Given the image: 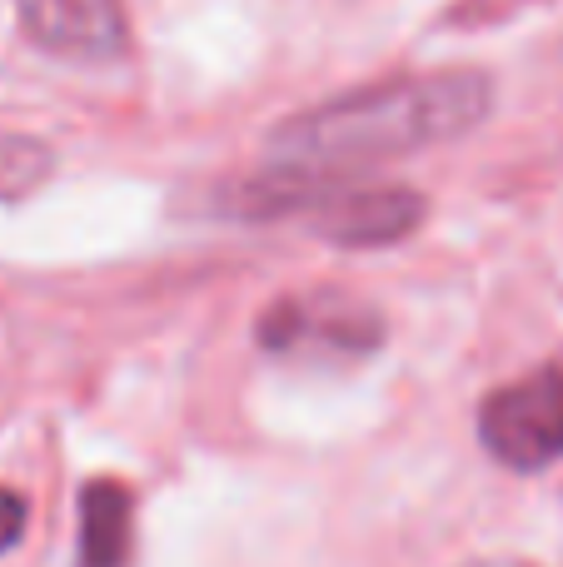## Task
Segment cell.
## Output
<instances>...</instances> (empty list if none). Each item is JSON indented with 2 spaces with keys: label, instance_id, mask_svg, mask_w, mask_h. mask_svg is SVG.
<instances>
[{
  "label": "cell",
  "instance_id": "8",
  "mask_svg": "<svg viewBox=\"0 0 563 567\" xmlns=\"http://www.w3.org/2000/svg\"><path fill=\"white\" fill-rule=\"evenodd\" d=\"M25 518H30L25 498H20L16 488H0V553L20 543V533H25Z\"/></svg>",
  "mask_w": 563,
  "mask_h": 567
},
{
  "label": "cell",
  "instance_id": "1",
  "mask_svg": "<svg viewBox=\"0 0 563 567\" xmlns=\"http://www.w3.org/2000/svg\"><path fill=\"white\" fill-rule=\"evenodd\" d=\"M494 85L479 70L389 80L305 110L269 140V185H335L359 169L459 140L489 115Z\"/></svg>",
  "mask_w": 563,
  "mask_h": 567
},
{
  "label": "cell",
  "instance_id": "6",
  "mask_svg": "<svg viewBox=\"0 0 563 567\" xmlns=\"http://www.w3.org/2000/svg\"><path fill=\"white\" fill-rule=\"evenodd\" d=\"M130 488L95 478L80 488V567H125L130 563Z\"/></svg>",
  "mask_w": 563,
  "mask_h": 567
},
{
  "label": "cell",
  "instance_id": "9",
  "mask_svg": "<svg viewBox=\"0 0 563 567\" xmlns=\"http://www.w3.org/2000/svg\"><path fill=\"white\" fill-rule=\"evenodd\" d=\"M474 567H524V563H474Z\"/></svg>",
  "mask_w": 563,
  "mask_h": 567
},
{
  "label": "cell",
  "instance_id": "7",
  "mask_svg": "<svg viewBox=\"0 0 563 567\" xmlns=\"http://www.w3.org/2000/svg\"><path fill=\"white\" fill-rule=\"evenodd\" d=\"M50 175V150L25 135H0V199H20Z\"/></svg>",
  "mask_w": 563,
  "mask_h": 567
},
{
  "label": "cell",
  "instance_id": "4",
  "mask_svg": "<svg viewBox=\"0 0 563 567\" xmlns=\"http://www.w3.org/2000/svg\"><path fill=\"white\" fill-rule=\"evenodd\" d=\"M385 323L369 303L315 293V299H285L259 319V343L279 359H365L379 349Z\"/></svg>",
  "mask_w": 563,
  "mask_h": 567
},
{
  "label": "cell",
  "instance_id": "5",
  "mask_svg": "<svg viewBox=\"0 0 563 567\" xmlns=\"http://www.w3.org/2000/svg\"><path fill=\"white\" fill-rule=\"evenodd\" d=\"M16 16L25 35L60 60H115L125 50L120 0H16Z\"/></svg>",
  "mask_w": 563,
  "mask_h": 567
},
{
  "label": "cell",
  "instance_id": "3",
  "mask_svg": "<svg viewBox=\"0 0 563 567\" xmlns=\"http://www.w3.org/2000/svg\"><path fill=\"white\" fill-rule=\"evenodd\" d=\"M479 439L499 463L539 473L563 458V363H544L529 379L504 383L479 409Z\"/></svg>",
  "mask_w": 563,
  "mask_h": 567
},
{
  "label": "cell",
  "instance_id": "2",
  "mask_svg": "<svg viewBox=\"0 0 563 567\" xmlns=\"http://www.w3.org/2000/svg\"><path fill=\"white\" fill-rule=\"evenodd\" d=\"M239 209L249 215H285V209H299L309 225L325 239L349 249H375V245H395V239H409L424 219V199L414 189L399 185H365V189H335V185H255L245 189Z\"/></svg>",
  "mask_w": 563,
  "mask_h": 567
}]
</instances>
